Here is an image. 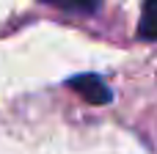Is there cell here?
I'll list each match as a JSON object with an SVG mask.
<instances>
[{
    "label": "cell",
    "mask_w": 157,
    "mask_h": 154,
    "mask_svg": "<svg viewBox=\"0 0 157 154\" xmlns=\"http://www.w3.org/2000/svg\"><path fill=\"white\" fill-rule=\"evenodd\" d=\"M69 88L77 91L88 105H108L110 96H113L110 88H108V83L99 74H77V77L69 80Z\"/></svg>",
    "instance_id": "1"
},
{
    "label": "cell",
    "mask_w": 157,
    "mask_h": 154,
    "mask_svg": "<svg viewBox=\"0 0 157 154\" xmlns=\"http://www.w3.org/2000/svg\"><path fill=\"white\" fill-rule=\"evenodd\" d=\"M138 36L144 41H157V0H144L141 22H138Z\"/></svg>",
    "instance_id": "2"
},
{
    "label": "cell",
    "mask_w": 157,
    "mask_h": 154,
    "mask_svg": "<svg viewBox=\"0 0 157 154\" xmlns=\"http://www.w3.org/2000/svg\"><path fill=\"white\" fill-rule=\"evenodd\" d=\"M58 8H66V11H83V14H91L99 8V0H47Z\"/></svg>",
    "instance_id": "3"
}]
</instances>
